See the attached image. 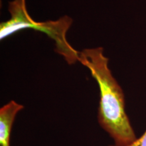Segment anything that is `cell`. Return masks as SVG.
I'll list each match as a JSON object with an SVG mask.
<instances>
[{
  "mask_svg": "<svg viewBox=\"0 0 146 146\" xmlns=\"http://www.w3.org/2000/svg\"><path fill=\"white\" fill-rule=\"evenodd\" d=\"M24 108L12 100L0 108V146H10V134L16 114Z\"/></svg>",
  "mask_w": 146,
  "mask_h": 146,
  "instance_id": "cell-3",
  "label": "cell"
},
{
  "mask_svg": "<svg viewBox=\"0 0 146 146\" xmlns=\"http://www.w3.org/2000/svg\"><path fill=\"white\" fill-rule=\"evenodd\" d=\"M102 47L79 52L78 62L89 70L100 89L98 122L114 141L115 146H127L137 139L125 111V96L108 66Z\"/></svg>",
  "mask_w": 146,
  "mask_h": 146,
  "instance_id": "cell-1",
  "label": "cell"
},
{
  "mask_svg": "<svg viewBox=\"0 0 146 146\" xmlns=\"http://www.w3.org/2000/svg\"><path fill=\"white\" fill-rule=\"evenodd\" d=\"M110 146H115V145H110ZM127 146H146V131L145 133L142 135L141 137L136 139L134 142Z\"/></svg>",
  "mask_w": 146,
  "mask_h": 146,
  "instance_id": "cell-4",
  "label": "cell"
},
{
  "mask_svg": "<svg viewBox=\"0 0 146 146\" xmlns=\"http://www.w3.org/2000/svg\"><path fill=\"white\" fill-rule=\"evenodd\" d=\"M8 11L10 18L0 24V39H4L25 29H33L45 33L55 42L56 52L62 56L68 64L78 62L79 52L69 43L66 38L67 32L73 23L70 16L65 15L56 21L37 22L29 14L26 0L10 1Z\"/></svg>",
  "mask_w": 146,
  "mask_h": 146,
  "instance_id": "cell-2",
  "label": "cell"
}]
</instances>
